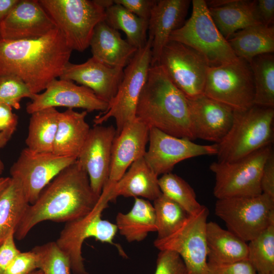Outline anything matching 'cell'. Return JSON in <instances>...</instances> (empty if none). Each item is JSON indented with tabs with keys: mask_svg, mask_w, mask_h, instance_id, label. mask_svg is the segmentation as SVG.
<instances>
[{
	"mask_svg": "<svg viewBox=\"0 0 274 274\" xmlns=\"http://www.w3.org/2000/svg\"><path fill=\"white\" fill-rule=\"evenodd\" d=\"M72 51L57 28L37 38L2 39L0 76L15 77L38 94L60 77Z\"/></svg>",
	"mask_w": 274,
	"mask_h": 274,
	"instance_id": "obj_1",
	"label": "cell"
},
{
	"mask_svg": "<svg viewBox=\"0 0 274 274\" xmlns=\"http://www.w3.org/2000/svg\"><path fill=\"white\" fill-rule=\"evenodd\" d=\"M100 196L93 191L86 170L76 160L62 170L29 206L14 236L23 239L45 221L68 222L91 211Z\"/></svg>",
	"mask_w": 274,
	"mask_h": 274,
	"instance_id": "obj_2",
	"label": "cell"
},
{
	"mask_svg": "<svg viewBox=\"0 0 274 274\" xmlns=\"http://www.w3.org/2000/svg\"><path fill=\"white\" fill-rule=\"evenodd\" d=\"M135 115L149 129L155 128L176 137L195 140L188 99L158 64L149 68Z\"/></svg>",
	"mask_w": 274,
	"mask_h": 274,
	"instance_id": "obj_3",
	"label": "cell"
},
{
	"mask_svg": "<svg viewBox=\"0 0 274 274\" xmlns=\"http://www.w3.org/2000/svg\"><path fill=\"white\" fill-rule=\"evenodd\" d=\"M274 108L253 105L234 111L231 126L217 144V161L239 160L273 141Z\"/></svg>",
	"mask_w": 274,
	"mask_h": 274,
	"instance_id": "obj_4",
	"label": "cell"
},
{
	"mask_svg": "<svg viewBox=\"0 0 274 274\" xmlns=\"http://www.w3.org/2000/svg\"><path fill=\"white\" fill-rule=\"evenodd\" d=\"M189 19L170 35L169 41L186 45L200 53L209 66L231 63L239 58L235 54L211 16L204 0H193Z\"/></svg>",
	"mask_w": 274,
	"mask_h": 274,
	"instance_id": "obj_5",
	"label": "cell"
},
{
	"mask_svg": "<svg viewBox=\"0 0 274 274\" xmlns=\"http://www.w3.org/2000/svg\"><path fill=\"white\" fill-rule=\"evenodd\" d=\"M110 201L108 193L102 191L93 209L85 216L66 223L56 241L68 257L73 274L87 273L82 255V245L87 238L94 237L102 243L114 246L121 256H126L121 247L114 242L118 231L116 224L101 218L102 213Z\"/></svg>",
	"mask_w": 274,
	"mask_h": 274,
	"instance_id": "obj_6",
	"label": "cell"
},
{
	"mask_svg": "<svg viewBox=\"0 0 274 274\" xmlns=\"http://www.w3.org/2000/svg\"><path fill=\"white\" fill-rule=\"evenodd\" d=\"M72 50L82 52L90 45L96 25L106 18L98 0H40Z\"/></svg>",
	"mask_w": 274,
	"mask_h": 274,
	"instance_id": "obj_7",
	"label": "cell"
},
{
	"mask_svg": "<svg viewBox=\"0 0 274 274\" xmlns=\"http://www.w3.org/2000/svg\"><path fill=\"white\" fill-rule=\"evenodd\" d=\"M152 42L149 37L145 46L137 50L125 66L116 95L106 110L95 116L94 125H101L113 118L117 135L135 119L138 102L151 66Z\"/></svg>",
	"mask_w": 274,
	"mask_h": 274,
	"instance_id": "obj_8",
	"label": "cell"
},
{
	"mask_svg": "<svg viewBox=\"0 0 274 274\" xmlns=\"http://www.w3.org/2000/svg\"><path fill=\"white\" fill-rule=\"evenodd\" d=\"M215 213L229 231L247 243L274 223V198L261 193L217 199Z\"/></svg>",
	"mask_w": 274,
	"mask_h": 274,
	"instance_id": "obj_9",
	"label": "cell"
},
{
	"mask_svg": "<svg viewBox=\"0 0 274 274\" xmlns=\"http://www.w3.org/2000/svg\"><path fill=\"white\" fill-rule=\"evenodd\" d=\"M203 94L234 111L252 107L254 85L249 63L239 58L231 63L209 66Z\"/></svg>",
	"mask_w": 274,
	"mask_h": 274,
	"instance_id": "obj_10",
	"label": "cell"
},
{
	"mask_svg": "<svg viewBox=\"0 0 274 274\" xmlns=\"http://www.w3.org/2000/svg\"><path fill=\"white\" fill-rule=\"evenodd\" d=\"M272 145L261 148L236 161L214 162L210 166L214 174L213 193L217 199L261 194L262 170Z\"/></svg>",
	"mask_w": 274,
	"mask_h": 274,
	"instance_id": "obj_11",
	"label": "cell"
},
{
	"mask_svg": "<svg viewBox=\"0 0 274 274\" xmlns=\"http://www.w3.org/2000/svg\"><path fill=\"white\" fill-rule=\"evenodd\" d=\"M209 215L202 206L193 214L189 215L183 224L169 236L157 239L154 246L161 250L175 252L181 257L187 274H207L208 252L206 230Z\"/></svg>",
	"mask_w": 274,
	"mask_h": 274,
	"instance_id": "obj_12",
	"label": "cell"
},
{
	"mask_svg": "<svg viewBox=\"0 0 274 274\" xmlns=\"http://www.w3.org/2000/svg\"><path fill=\"white\" fill-rule=\"evenodd\" d=\"M187 98L203 94L209 65L203 57L182 43L169 41L157 63Z\"/></svg>",
	"mask_w": 274,
	"mask_h": 274,
	"instance_id": "obj_13",
	"label": "cell"
},
{
	"mask_svg": "<svg viewBox=\"0 0 274 274\" xmlns=\"http://www.w3.org/2000/svg\"><path fill=\"white\" fill-rule=\"evenodd\" d=\"M76 160L53 152H35L25 148L11 167V178L20 183L31 204L55 177Z\"/></svg>",
	"mask_w": 274,
	"mask_h": 274,
	"instance_id": "obj_14",
	"label": "cell"
},
{
	"mask_svg": "<svg viewBox=\"0 0 274 274\" xmlns=\"http://www.w3.org/2000/svg\"><path fill=\"white\" fill-rule=\"evenodd\" d=\"M149 146L144 158L158 176L170 173L174 166L185 159L217 153V144L200 145L192 140L176 137L157 128H150Z\"/></svg>",
	"mask_w": 274,
	"mask_h": 274,
	"instance_id": "obj_15",
	"label": "cell"
},
{
	"mask_svg": "<svg viewBox=\"0 0 274 274\" xmlns=\"http://www.w3.org/2000/svg\"><path fill=\"white\" fill-rule=\"evenodd\" d=\"M116 129L113 125H95L90 128L77 159L86 170L94 192L100 196L107 183Z\"/></svg>",
	"mask_w": 274,
	"mask_h": 274,
	"instance_id": "obj_16",
	"label": "cell"
},
{
	"mask_svg": "<svg viewBox=\"0 0 274 274\" xmlns=\"http://www.w3.org/2000/svg\"><path fill=\"white\" fill-rule=\"evenodd\" d=\"M26 107L28 114L49 108H80L87 112H103L108 103L97 97L89 88L68 80L55 79L42 93L34 94Z\"/></svg>",
	"mask_w": 274,
	"mask_h": 274,
	"instance_id": "obj_17",
	"label": "cell"
},
{
	"mask_svg": "<svg viewBox=\"0 0 274 274\" xmlns=\"http://www.w3.org/2000/svg\"><path fill=\"white\" fill-rule=\"evenodd\" d=\"M187 99L194 139L219 143L231 126L234 110L204 94Z\"/></svg>",
	"mask_w": 274,
	"mask_h": 274,
	"instance_id": "obj_18",
	"label": "cell"
},
{
	"mask_svg": "<svg viewBox=\"0 0 274 274\" xmlns=\"http://www.w3.org/2000/svg\"><path fill=\"white\" fill-rule=\"evenodd\" d=\"M57 28L39 1L19 0L0 22L2 39L19 40L44 36Z\"/></svg>",
	"mask_w": 274,
	"mask_h": 274,
	"instance_id": "obj_19",
	"label": "cell"
},
{
	"mask_svg": "<svg viewBox=\"0 0 274 274\" xmlns=\"http://www.w3.org/2000/svg\"><path fill=\"white\" fill-rule=\"evenodd\" d=\"M123 68L109 66L92 57L80 64L68 62L59 79L75 81L89 88L109 104L117 93Z\"/></svg>",
	"mask_w": 274,
	"mask_h": 274,
	"instance_id": "obj_20",
	"label": "cell"
},
{
	"mask_svg": "<svg viewBox=\"0 0 274 274\" xmlns=\"http://www.w3.org/2000/svg\"><path fill=\"white\" fill-rule=\"evenodd\" d=\"M149 128L136 118L116 135L113 145L109 180L104 188L111 190L135 160L143 157Z\"/></svg>",
	"mask_w": 274,
	"mask_h": 274,
	"instance_id": "obj_21",
	"label": "cell"
},
{
	"mask_svg": "<svg viewBox=\"0 0 274 274\" xmlns=\"http://www.w3.org/2000/svg\"><path fill=\"white\" fill-rule=\"evenodd\" d=\"M191 3L189 0H158L148 20L149 37L152 39L151 65L157 64L171 33L181 27Z\"/></svg>",
	"mask_w": 274,
	"mask_h": 274,
	"instance_id": "obj_22",
	"label": "cell"
},
{
	"mask_svg": "<svg viewBox=\"0 0 274 274\" xmlns=\"http://www.w3.org/2000/svg\"><path fill=\"white\" fill-rule=\"evenodd\" d=\"M92 57L113 67L124 68L129 62L137 49L123 39L118 30L105 21L95 26L90 42Z\"/></svg>",
	"mask_w": 274,
	"mask_h": 274,
	"instance_id": "obj_23",
	"label": "cell"
},
{
	"mask_svg": "<svg viewBox=\"0 0 274 274\" xmlns=\"http://www.w3.org/2000/svg\"><path fill=\"white\" fill-rule=\"evenodd\" d=\"M158 177L144 156L139 158L114 184L110 193V201L120 196L141 197L154 201L162 194Z\"/></svg>",
	"mask_w": 274,
	"mask_h": 274,
	"instance_id": "obj_24",
	"label": "cell"
},
{
	"mask_svg": "<svg viewBox=\"0 0 274 274\" xmlns=\"http://www.w3.org/2000/svg\"><path fill=\"white\" fill-rule=\"evenodd\" d=\"M87 112L67 109L59 112L53 153L77 159L90 128L86 121Z\"/></svg>",
	"mask_w": 274,
	"mask_h": 274,
	"instance_id": "obj_25",
	"label": "cell"
},
{
	"mask_svg": "<svg viewBox=\"0 0 274 274\" xmlns=\"http://www.w3.org/2000/svg\"><path fill=\"white\" fill-rule=\"evenodd\" d=\"M206 235L208 262L229 263L247 259L248 243L217 223L207 222Z\"/></svg>",
	"mask_w": 274,
	"mask_h": 274,
	"instance_id": "obj_26",
	"label": "cell"
},
{
	"mask_svg": "<svg viewBox=\"0 0 274 274\" xmlns=\"http://www.w3.org/2000/svg\"><path fill=\"white\" fill-rule=\"evenodd\" d=\"M255 4L256 1L231 0L224 6L208 9L218 30L227 40L239 30L261 24Z\"/></svg>",
	"mask_w": 274,
	"mask_h": 274,
	"instance_id": "obj_27",
	"label": "cell"
},
{
	"mask_svg": "<svg viewBox=\"0 0 274 274\" xmlns=\"http://www.w3.org/2000/svg\"><path fill=\"white\" fill-rule=\"evenodd\" d=\"M118 231L129 243L144 240L151 232L156 231L153 205L144 198H134L131 209L119 212L116 217Z\"/></svg>",
	"mask_w": 274,
	"mask_h": 274,
	"instance_id": "obj_28",
	"label": "cell"
},
{
	"mask_svg": "<svg viewBox=\"0 0 274 274\" xmlns=\"http://www.w3.org/2000/svg\"><path fill=\"white\" fill-rule=\"evenodd\" d=\"M227 42L237 57L249 63L256 56L273 53L274 26H250L236 31Z\"/></svg>",
	"mask_w": 274,
	"mask_h": 274,
	"instance_id": "obj_29",
	"label": "cell"
},
{
	"mask_svg": "<svg viewBox=\"0 0 274 274\" xmlns=\"http://www.w3.org/2000/svg\"><path fill=\"white\" fill-rule=\"evenodd\" d=\"M30 203L20 183L11 178L0 193V245L15 232Z\"/></svg>",
	"mask_w": 274,
	"mask_h": 274,
	"instance_id": "obj_30",
	"label": "cell"
},
{
	"mask_svg": "<svg viewBox=\"0 0 274 274\" xmlns=\"http://www.w3.org/2000/svg\"><path fill=\"white\" fill-rule=\"evenodd\" d=\"M59 113L55 108H49L30 114L27 148L35 152H53Z\"/></svg>",
	"mask_w": 274,
	"mask_h": 274,
	"instance_id": "obj_31",
	"label": "cell"
},
{
	"mask_svg": "<svg viewBox=\"0 0 274 274\" xmlns=\"http://www.w3.org/2000/svg\"><path fill=\"white\" fill-rule=\"evenodd\" d=\"M105 21L113 28L123 31L127 42L137 50L146 44L148 21L139 17L122 6L114 3L107 8Z\"/></svg>",
	"mask_w": 274,
	"mask_h": 274,
	"instance_id": "obj_32",
	"label": "cell"
},
{
	"mask_svg": "<svg viewBox=\"0 0 274 274\" xmlns=\"http://www.w3.org/2000/svg\"><path fill=\"white\" fill-rule=\"evenodd\" d=\"M254 85V105L274 108V55H259L249 62Z\"/></svg>",
	"mask_w": 274,
	"mask_h": 274,
	"instance_id": "obj_33",
	"label": "cell"
},
{
	"mask_svg": "<svg viewBox=\"0 0 274 274\" xmlns=\"http://www.w3.org/2000/svg\"><path fill=\"white\" fill-rule=\"evenodd\" d=\"M247 260L257 273H274V223L248 243Z\"/></svg>",
	"mask_w": 274,
	"mask_h": 274,
	"instance_id": "obj_34",
	"label": "cell"
},
{
	"mask_svg": "<svg viewBox=\"0 0 274 274\" xmlns=\"http://www.w3.org/2000/svg\"><path fill=\"white\" fill-rule=\"evenodd\" d=\"M153 201L157 233L156 238L161 239L176 231L189 215L180 205L163 194Z\"/></svg>",
	"mask_w": 274,
	"mask_h": 274,
	"instance_id": "obj_35",
	"label": "cell"
},
{
	"mask_svg": "<svg viewBox=\"0 0 274 274\" xmlns=\"http://www.w3.org/2000/svg\"><path fill=\"white\" fill-rule=\"evenodd\" d=\"M162 194L180 205L188 215L195 213L203 205L196 199L195 193L190 185L178 175L171 172L158 178Z\"/></svg>",
	"mask_w": 274,
	"mask_h": 274,
	"instance_id": "obj_36",
	"label": "cell"
},
{
	"mask_svg": "<svg viewBox=\"0 0 274 274\" xmlns=\"http://www.w3.org/2000/svg\"><path fill=\"white\" fill-rule=\"evenodd\" d=\"M32 250L36 254L38 268L43 274L71 273L70 259L56 242L36 246Z\"/></svg>",
	"mask_w": 274,
	"mask_h": 274,
	"instance_id": "obj_37",
	"label": "cell"
},
{
	"mask_svg": "<svg viewBox=\"0 0 274 274\" xmlns=\"http://www.w3.org/2000/svg\"><path fill=\"white\" fill-rule=\"evenodd\" d=\"M33 95L28 86L19 79L13 76H0V103L18 110L22 98L31 99Z\"/></svg>",
	"mask_w": 274,
	"mask_h": 274,
	"instance_id": "obj_38",
	"label": "cell"
},
{
	"mask_svg": "<svg viewBox=\"0 0 274 274\" xmlns=\"http://www.w3.org/2000/svg\"><path fill=\"white\" fill-rule=\"evenodd\" d=\"M154 274H187V271L179 254L169 250H161L157 255Z\"/></svg>",
	"mask_w": 274,
	"mask_h": 274,
	"instance_id": "obj_39",
	"label": "cell"
},
{
	"mask_svg": "<svg viewBox=\"0 0 274 274\" xmlns=\"http://www.w3.org/2000/svg\"><path fill=\"white\" fill-rule=\"evenodd\" d=\"M38 268L36 253L31 250L20 253L7 268L4 274H29Z\"/></svg>",
	"mask_w": 274,
	"mask_h": 274,
	"instance_id": "obj_40",
	"label": "cell"
},
{
	"mask_svg": "<svg viewBox=\"0 0 274 274\" xmlns=\"http://www.w3.org/2000/svg\"><path fill=\"white\" fill-rule=\"evenodd\" d=\"M207 274H257V272L246 259L229 263L208 262Z\"/></svg>",
	"mask_w": 274,
	"mask_h": 274,
	"instance_id": "obj_41",
	"label": "cell"
},
{
	"mask_svg": "<svg viewBox=\"0 0 274 274\" xmlns=\"http://www.w3.org/2000/svg\"><path fill=\"white\" fill-rule=\"evenodd\" d=\"M262 193L274 198V152L271 151L264 164L260 178Z\"/></svg>",
	"mask_w": 274,
	"mask_h": 274,
	"instance_id": "obj_42",
	"label": "cell"
},
{
	"mask_svg": "<svg viewBox=\"0 0 274 274\" xmlns=\"http://www.w3.org/2000/svg\"><path fill=\"white\" fill-rule=\"evenodd\" d=\"M119 4L140 18L148 20L156 1L155 0H115Z\"/></svg>",
	"mask_w": 274,
	"mask_h": 274,
	"instance_id": "obj_43",
	"label": "cell"
},
{
	"mask_svg": "<svg viewBox=\"0 0 274 274\" xmlns=\"http://www.w3.org/2000/svg\"><path fill=\"white\" fill-rule=\"evenodd\" d=\"M14 237V233H10L0 245V274H4L8 266L21 252L17 248Z\"/></svg>",
	"mask_w": 274,
	"mask_h": 274,
	"instance_id": "obj_44",
	"label": "cell"
},
{
	"mask_svg": "<svg viewBox=\"0 0 274 274\" xmlns=\"http://www.w3.org/2000/svg\"><path fill=\"white\" fill-rule=\"evenodd\" d=\"M18 117L12 112V108L0 103V131H8L13 134L15 131Z\"/></svg>",
	"mask_w": 274,
	"mask_h": 274,
	"instance_id": "obj_45",
	"label": "cell"
},
{
	"mask_svg": "<svg viewBox=\"0 0 274 274\" xmlns=\"http://www.w3.org/2000/svg\"><path fill=\"white\" fill-rule=\"evenodd\" d=\"M256 11L261 24L273 26L274 0H256Z\"/></svg>",
	"mask_w": 274,
	"mask_h": 274,
	"instance_id": "obj_46",
	"label": "cell"
},
{
	"mask_svg": "<svg viewBox=\"0 0 274 274\" xmlns=\"http://www.w3.org/2000/svg\"><path fill=\"white\" fill-rule=\"evenodd\" d=\"M19 0H0V22L11 12Z\"/></svg>",
	"mask_w": 274,
	"mask_h": 274,
	"instance_id": "obj_47",
	"label": "cell"
},
{
	"mask_svg": "<svg viewBox=\"0 0 274 274\" xmlns=\"http://www.w3.org/2000/svg\"><path fill=\"white\" fill-rule=\"evenodd\" d=\"M13 134L8 131H0V150L4 147ZM4 170V164L0 157V178Z\"/></svg>",
	"mask_w": 274,
	"mask_h": 274,
	"instance_id": "obj_48",
	"label": "cell"
},
{
	"mask_svg": "<svg viewBox=\"0 0 274 274\" xmlns=\"http://www.w3.org/2000/svg\"><path fill=\"white\" fill-rule=\"evenodd\" d=\"M11 180V177L0 178V193L8 185Z\"/></svg>",
	"mask_w": 274,
	"mask_h": 274,
	"instance_id": "obj_49",
	"label": "cell"
},
{
	"mask_svg": "<svg viewBox=\"0 0 274 274\" xmlns=\"http://www.w3.org/2000/svg\"><path fill=\"white\" fill-rule=\"evenodd\" d=\"M29 274H43V273L41 270H39L38 271H34Z\"/></svg>",
	"mask_w": 274,
	"mask_h": 274,
	"instance_id": "obj_50",
	"label": "cell"
},
{
	"mask_svg": "<svg viewBox=\"0 0 274 274\" xmlns=\"http://www.w3.org/2000/svg\"><path fill=\"white\" fill-rule=\"evenodd\" d=\"M257 274H274V273H257Z\"/></svg>",
	"mask_w": 274,
	"mask_h": 274,
	"instance_id": "obj_51",
	"label": "cell"
},
{
	"mask_svg": "<svg viewBox=\"0 0 274 274\" xmlns=\"http://www.w3.org/2000/svg\"><path fill=\"white\" fill-rule=\"evenodd\" d=\"M2 40V37H1V33H0V41Z\"/></svg>",
	"mask_w": 274,
	"mask_h": 274,
	"instance_id": "obj_52",
	"label": "cell"
}]
</instances>
